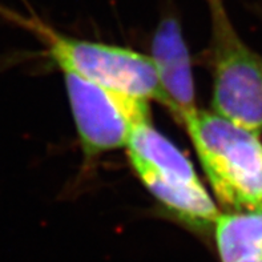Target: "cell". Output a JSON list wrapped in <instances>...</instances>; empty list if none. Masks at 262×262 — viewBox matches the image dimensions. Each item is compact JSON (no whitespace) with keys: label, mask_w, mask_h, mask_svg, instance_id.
Masks as SVG:
<instances>
[{"label":"cell","mask_w":262,"mask_h":262,"mask_svg":"<svg viewBox=\"0 0 262 262\" xmlns=\"http://www.w3.org/2000/svg\"><path fill=\"white\" fill-rule=\"evenodd\" d=\"M213 229L221 262L262 258V210L220 213Z\"/></svg>","instance_id":"cell-7"},{"label":"cell","mask_w":262,"mask_h":262,"mask_svg":"<svg viewBox=\"0 0 262 262\" xmlns=\"http://www.w3.org/2000/svg\"><path fill=\"white\" fill-rule=\"evenodd\" d=\"M67 95L85 156L126 146L133 129L149 119L148 100L64 73Z\"/></svg>","instance_id":"cell-5"},{"label":"cell","mask_w":262,"mask_h":262,"mask_svg":"<svg viewBox=\"0 0 262 262\" xmlns=\"http://www.w3.org/2000/svg\"><path fill=\"white\" fill-rule=\"evenodd\" d=\"M128 156L146 189L177 219L193 228L208 229L220 216L219 208L201 184L192 163L150 120L133 129Z\"/></svg>","instance_id":"cell-2"},{"label":"cell","mask_w":262,"mask_h":262,"mask_svg":"<svg viewBox=\"0 0 262 262\" xmlns=\"http://www.w3.org/2000/svg\"><path fill=\"white\" fill-rule=\"evenodd\" d=\"M213 112L262 132V57L239 39L220 0H212Z\"/></svg>","instance_id":"cell-4"},{"label":"cell","mask_w":262,"mask_h":262,"mask_svg":"<svg viewBox=\"0 0 262 262\" xmlns=\"http://www.w3.org/2000/svg\"><path fill=\"white\" fill-rule=\"evenodd\" d=\"M149 56L163 91V105L185 126L200 110L196 105L189 51L176 19L166 17L159 24Z\"/></svg>","instance_id":"cell-6"},{"label":"cell","mask_w":262,"mask_h":262,"mask_svg":"<svg viewBox=\"0 0 262 262\" xmlns=\"http://www.w3.org/2000/svg\"><path fill=\"white\" fill-rule=\"evenodd\" d=\"M259 210H262V206H261V209H259Z\"/></svg>","instance_id":"cell-9"},{"label":"cell","mask_w":262,"mask_h":262,"mask_svg":"<svg viewBox=\"0 0 262 262\" xmlns=\"http://www.w3.org/2000/svg\"><path fill=\"white\" fill-rule=\"evenodd\" d=\"M238 262H262V258H248V259H243V261Z\"/></svg>","instance_id":"cell-8"},{"label":"cell","mask_w":262,"mask_h":262,"mask_svg":"<svg viewBox=\"0 0 262 262\" xmlns=\"http://www.w3.org/2000/svg\"><path fill=\"white\" fill-rule=\"evenodd\" d=\"M185 128L220 204L234 212L261 209L259 135L205 111H199Z\"/></svg>","instance_id":"cell-1"},{"label":"cell","mask_w":262,"mask_h":262,"mask_svg":"<svg viewBox=\"0 0 262 262\" xmlns=\"http://www.w3.org/2000/svg\"><path fill=\"white\" fill-rule=\"evenodd\" d=\"M37 35L46 44L53 63L64 73H72L111 90L145 100L164 103L156 68L149 55L112 46L66 36L36 17H23L4 12Z\"/></svg>","instance_id":"cell-3"}]
</instances>
